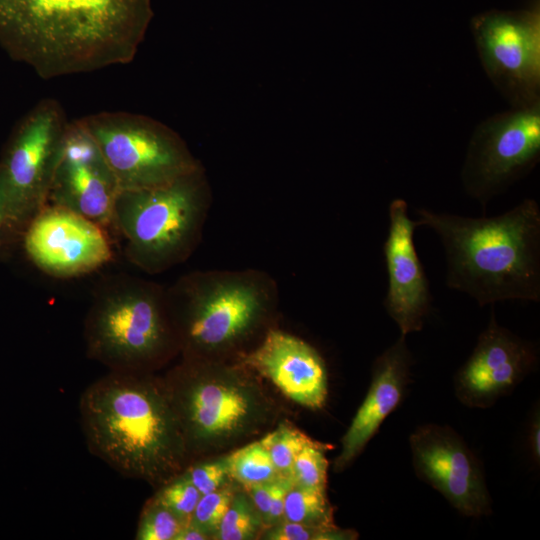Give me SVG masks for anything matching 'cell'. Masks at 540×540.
<instances>
[{"label":"cell","instance_id":"cell-20","mask_svg":"<svg viewBox=\"0 0 540 540\" xmlns=\"http://www.w3.org/2000/svg\"><path fill=\"white\" fill-rule=\"evenodd\" d=\"M226 462L229 475L246 487L278 478L272 459L261 441L237 449L226 458Z\"/></svg>","mask_w":540,"mask_h":540},{"label":"cell","instance_id":"cell-31","mask_svg":"<svg viewBox=\"0 0 540 540\" xmlns=\"http://www.w3.org/2000/svg\"><path fill=\"white\" fill-rule=\"evenodd\" d=\"M208 538L209 536L205 532L189 522L180 530L174 540H205Z\"/></svg>","mask_w":540,"mask_h":540},{"label":"cell","instance_id":"cell-30","mask_svg":"<svg viewBox=\"0 0 540 540\" xmlns=\"http://www.w3.org/2000/svg\"><path fill=\"white\" fill-rule=\"evenodd\" d=\"M274 480L254 484L247 487L249 491L250 499L252 500L254 506L260 513L264 522H266V519L269 514V510H270V503H271Z\"/></svg>","mask_w":540,"mask_h":540},{"label":"cell","instance_id":"cell-15","mask_svg":"<svg viewBox=\"0 0 540 540\" xmlns=\"http://www.w3.org/2000/svg\"><path fill=\"white\" fill-rule=\"evenodd\" d=\"M119 192L115 178L90 133L79 124L65 131L47 204L111 226Z\"/></svg>","mask_w":540,"mask_h":540},{"label":"cell","instance_id":"cell-10","mask_svg":"<svg viewBox=\"0 0 540 540\" xmlns=\"http://www.w3.org/2000/svg\"><path fill=\"white\" fill-rule=\"evenodd\" d=\"M540 160V104L492 115L474 129L460 177L465 193L483 209Z\"/></svg>","mask_w":540,"mask_h":540},{"label":"cell","instance_id":"cell-7","mask_svg":"<svg viewBox=\"0 0 540 540\" xmlns=\"http://www.w3.org/2000/svg\"><path fill=\"white\" fill-rule=\"evenodd\" d=\"M224 360L184 358L163 379L188 454L222 446L266 419L263 395Z\"/></svg>","mask_w":540,"mask_h":540},{"label":"cell","instance_id":"cell-22","mask_svg":"<svg viewBox=\"0 0 540 540\" xmlns=\"http://www.w3.org/2000/svg\"><path fill=\"white\" fill-rule=\"evenodd\" d=\"M261 520L260 513L249 497L234 494L216 536L221 540L252 539L260 529Z\"/></svg>","mask_w":540,"mask_h":540},{"label":"cell","instance_id":"cell-28","mask_svg":"<svg viewBox=\"0 0 540 540\" xmlns=\"http://www.w3.org/2000/svg\"><path fill=\"white\" fill-rule=\"evenodd\" d=\"M265 538L271 540H309L336 539L337 536L309 525L284 520L274 524Z\"/></svg>","mask_w":540,"mask_h":540},{"label":"cell","instance_id":"cell-26","mask_svg":"<svg viewBox=\"0 0 540 540\" xmlns=\"http://www.w3.org/2000/svg\"><path fill=\"white\" fill-rule=\"evenodd\" d=\"M233 496L234 493L227 488L202 495L189 522L208 536L216 534Z\"/></svg>","mask_w":540,"mask_h":540},{"label":"cell","instance_id":"cell-5","mask_svg":"<svg viewBox=\"0 0 540 540\" xmlns=\"http://www.w3.org/2000/svg\"><path fill=\"white\" fill-rule=\"evenodd\" d=\"M83 334L87 356L110 371L150 372L180 352L166 287L129 274L97 285Z\"/></svg>","mask_w":540,"mask_h":540},{"label":"cell","instance_id":"cell-2","mask_svg":"<svg viewBox=\"0 0 540 540\" xmlns=\"http://www.w3.org/2000/svg\"><path fill=\"white\" fill-rule=\"evenodd\" d=\"M90 452L123 476L163 485L185 469L184 436L162 379L109 371L79 402Z\"/></svg>","mask_w":540,"mask_h":540},{"label":"cell","instance_id":"cell-9","mask_svg":"<svg viewBox=\"0 0 540 540\" xmlns=\"http://www.w3.org/2000/svg\"><path fill=\"white\" fill-rule=\"evenodd\" d=\"M67 124L60 104L45 99L12 133L0 159L5 230L22 233L46 206Z\"/></svg>","mask_w":540,"mask_h":540},{"label":"cell","instance_id":"cell-8","mask_svg":"<svg viewBox=\"0 0 540 540\" xmlns=\"http://www.w3.org/2000/svg\"><path fill=\"white\" fill-rule=\"evenodd\" d=\"M79 120L119 191L163 186L203 168L177 132L148 116L101 112Z\"/></svg>","mask_w":540,"mask_h":540},{"label":"cell","instance_id":"cell-16","mask_svg":"<svg viewBox=\"0 0 540 540\" xmlns=\"http://www.w3.org/2000/svg\"><path fill=\"white\" fill-rule=\"evenodd\" d=\"M389 227L383 244L388 289L383 306L402 335L421 331L432 308L429 281L414 244L415 220L408 204L394 199L388 208Z\"/></svg>","mask_w":540,"mask_h":540},{"label":"cell","instance_id":"cell-29","mask_svg":"<svg viewBox=\"0 0 540 540\" xmlns=\"http://www.w3.org/2000/svg\"><path fill=\"white\" fill-rule=\"evenodd\" d=\"M293 483L291 479L281 477L274 480L270 510L266 523L274 525L283 520L285 497Z\"/></svg>","mask_w":540,"mask_h":540},{"label":"cell","instance_id":"cell-6","mask_svg":"<svg viewBox=\"0 0 540 540\" xmlns=\"http://www.w3.org/2000/svg\"><path fill=\"white\" fill-rule=\"evenodd\" d=\"M213 201L205 168L163 186L119 191L112 224L124 255L155 275L184 263L200 244Z\"/></svg>","mask_w":540,"mask_h":540},{"label":"cell","instance_id":"cell-33","mask_svg":"<svg viewBox=\"0 0 540 540\" xmlns=\"http://www.w3.org/2000/svg\"><path fill=\"white\" fill-rule=\"evenodd\" d=\"M5 224H6V212H5L4 203L0 194V248H1L2 234L5 230Z\"/></svg>","mask_w":540,"mask_h":540},{"label":"cell","instance_id":"cell-23","mask_svg":"<svg viewBox=\"0 0 540 540\" xmlns=\"http://www.w3.org/2000/svg\"><path fill=\"white\" fill-rule=\"evenodd\" d=\"M189 522L151 498L144 506L135 534L137 540H174Z\"/></svg>","mask_w":540,"mask_h":540},{"label":"cell","instance_id":"cell-21","mask_svg":"<svg viewBox=\"0 0 540 540\" xmlns=\"http://www.w3.org/2000/svg\"><path fill=\"white\" fill-rule=\"evenodd\" d=\"M276 468L278 477L292 479L293 465L299 452L314 440L291 424L282 423L261 440Z\"/></svg>","mask_w":540,"mask_h":540},{"label":"cell","instance_id":"cell-25","mask_svg":"<svg viewBox=\"0 0 540 540\" xmlns=\"http://www.w3.org/2000/svg\"><path fill=\"white\" fill-rule=\"evenodd\" d=\"M201 496L192 482L180 473L161 485L153 499L189 522Z\"/></svg>","mask_w":540,"mask_h":540},{"label":"cell","instance_id":"cell-19","mask_svg":"<svg viewBox=\"0 0 540 540\" xmlns=\"http://www.w3.org/2000/svg\"><path fill=\"white\" fill-rule=\"evenodd\" d=\"M283 519L309 525L334 534L339 539L354 538L352 531H340L333 523L332 508L326 492L293 483L288 490Z\"/></svg>","mask_w":540,"mask_h":540},{"label":"cell","instance_id":"cell-4","mask_svg":"<svg viewBox=\"0 0 540 540\" xmlns=\"http://www.w3.org/2000/svg\"><path fill=\"white\" fill-rule=\"evenodd\" d=\"M166 294L183 357L213 360L272 328L280 296L276 280L256 268L192 271Z\"/></svg>","mask_w":540,"mask_h":540},{"label":"cell","instance_id":"cell-3","mask_svg":"<svg viewBox=\"0 0 540 540\" xmlns=\"http://www.w3.org/2000/svg\"><path fill=\"white\" fill-rule=\"evenodd\" d=\"M417 227L432 229L445 253L446 286L479 306L507 300L540 301V207L526 198L492 217H467L426 208Z\"/></svg>","mask_w":540,"mask_h":540},{"label":"cell","instance_id":"cell-17","mask_svg":"<svg viewBox=\"0 0 540 540\" xmlns=\"http://www.w3.org/2000/svg\"><path fill=\"white\" fill-rule=\"evenodd\" d=\"M240 363L302 406L320 409L326 402L324 361L315 348L292 334L270 328L253 350L240 356Z\"/></svg>","mask_w":540,"mask_h":540},{"label":"cell","instance_id":"cell-32","mask_svg":"<svg viewBox=\"0 0 540 540\" xmlns=\"http://www.w3.org/2000/svg\"><path fill=\"white\" fill-rule=\"evenodd\" d=\"M539 416L534 418L531 429H530V447L531 452L535 460L539 462L540 458V425H539Z\"/></svg>","mask_w":540,"mask_h":540},{"label":"cell","instance_id":"cell-18","mask_svg":"<svg viewBox=\"0 0 540 540\" xmlns=\"http://www.w3.org/2000/svg\"><path fill=\"white\" fill-rule=\"evenodd\" d=\"M413 356L402 335L374 361L367 395L342 438L335 470L342 471L363 451L380 425L401 403L410 382Z\"/></svg>","mask_w":540,"mask_h":540},{"label":"cell","instance_id":"cell-11","mask_svg":"<svg viewBox=\"0 0 540 540\" xmlns=\"http://www.w3.org/2000/svg\"><path fill=\"white\" fill-rule=\"evenodd\" d=\"M480 63L512 108L540 104V8L489 10L471 19Z\"/></svg>","mask_w":540,"mask_h":540},{"label":"cell","instance_id":"cell-13","mask_svg":"<svg viewBox=\"0 0 540 540\" xmlns=\"http://www.w3.org/2000/svg\"><path fill=\"white\" fill-rule=\"evenodd\" d=\"M22 234L29 260L54 278L91 273L112 258L104 227L60 206L46 204Z\"/></svg>","mask_w":540,"mask_h":540},{"label":"cell","instance_id":"cell-12","mask_svg":"<svg viewBox=\"0 0 540 540\" xmlns=\"http://www.w3.org/2000/svg\"><path fill=\"white\" fill-rule=\"evenodd\" d=\"M415 474L441 493L461 514L492 513V500L481 463L451 427L419 426L409 437Z\"/></svg>","mask_w":540,"mask_h":540},{"label":"cell","instance_id":"cell-14","mask_svg":"<svg viewBox=\"0 0 540 540\" xmlns=\"http://www.w3.org/2000/svg\"><path fill=\"white\" fill-rule=\"evenodd\" d=\"M490 321L478 336L454 379L455 395L470 408H488L510 393L538 364L536 346L501 326L491 308Z\"/></svg>","mask_w":540,"mask_h":540},{"label":"cell","instance_id":"cell-1","mask_svg":"<svg viewBox=\"0 0 540 540\" xmlns=\"http://www.w3.org/2000/svg\"><path fill=\"white\" fill-rule=\"evenodd\" d=\"M151 0H0V46L43 79L132 62Z\"/></svg>","mask_w":540,"mask_h":540},{"label":"cell","instance_id":"cell-24","mask_svg":"<svg viewBox=\"0 0 540 540\" xmlns=\"http://www.w3.org/2000/svg\"><path fill=\"white\" fill-rule=\"evenodd\" d=\"M327 449L328 445L313 441L299 452L293 465L292 479L295 484L326 492Z\"/></svg>","mask_w":540,"mask_h":540},{"label":"cell","instance_id":"cell-27","mask_svg":"<svg viewBox=\"0 0 540 540\" xmlns=\"http://www.w3.org/2000/svg\"><path fill=\"white\" fill-rule=\"evenodd\" d=\"M182 473L192 482L201 495L219 489L227 475H229L226 458L187 467Z\"/></svg>","mask_w":540,"mask_h":540}]
</instances>
